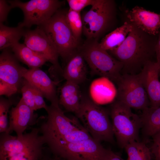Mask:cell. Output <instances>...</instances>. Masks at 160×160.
I'll return each instance as SVG.
<instances>
[{"label":"cell","mask_w":160,"mask_h":160,"mask_svg":"<svg viewBox=\"0 0 160 160\" xmlns=\"http://www.w3.org/2000/svg\"><path fill=\"white\" fill-rule=\"evenodd\" d=\"M82 125L95 140L113 143L114 134L108 111L91 99L82 97L76 114Z\"/></svg>","instance_id":"3"},{"label":"cell","mask_w":160,"mask_h":160,"mask_svg":"<svg viewBox=\"0 0 160 160\" xmlns=\"http://www.w3.org/2000/svg\"><path fill=\"white\" fill-rule=\"evenodd\" d=\"M25 30L18 25L9 27L0 23V49L11 48L23 36Z\"/></svg>","instance_id":"25"},{"label":"cell","mask_w":160,"mask_h":160,"mask_svg":"<svg viewBox=\"0 0 160 160\" xmlns=\"http://www.w3.org/2000/svg\"><path fill=\"white\" fill-rule=\"evenodd\" d=\"M68 25L75 38L79 41L83 30V25L80 12L70 9L66 15Z\"/></svg>","instance_id":"28"},{"label":"cell","mask_w":160,"mask_h":160,"mask_svg":"<svg viewBox=\"0 0 160 160\" xmlns=\"http://www.w3.org/2000/svg\"><path fill=\"white\" fill-rule=\"evenodd\" d=\"M92 100L101 104L109 103L116 98L117 88L112 81L105 77H101L92 83L90 88Z\"/></svg>","instance_id":"20"},{"label":"cell","mask_w":160,"mask_h":160,"mask_svg":"<svg viewBox=\"0 0 160 160\" xmlns=\"http://www.w3.org/2000/svg\"><path fill=\"white\" fill-rule=\"evenodd\" d=\"M131 23L132 30L125 41L117 48L108 51L122 64L121 74H137L148 62L156 57L158 35L149 34Z\"/></svg>","instance_id":"1"},{"label":"cell","mask_w":160,"mask_h":160,"mask_svg":"<svg viewBox=\"0 0 160 160\" xmlns=\"http://www.w3.org/2000/svg\"><path fill=\"white\" fill-rule=\"evenodd\" d=\"M24 44L35 52L44 56L51 63L53 69L62 73L58 62L59 55L53 44L44 30L38 26L33 30H25Z\"/></svg>","instance_id":"13"},{"label":"cell","mask_w":160,"mask_h":160,"mask_svg":"<svg viewBox=\"0 0 160 160\" xmlns=\"http://www.w3.org/2000/svg\"><path fill=\"white\" fill-rule=\"evenodd\" d=\"M115 3L112 0H96L82 17L83 32L88 39L98 40L113 25L116 18Z\"/></svg>","instance_id":"7"},{"label":"cell","mask_w":160,"mask_h":160,"mask_svg":"<svg viewBox=\"0 0 160 160\" xmlns=\"http://www.w3.org/2000/svg\"><path fill=\"white\" fill-rule=\"evenodd\" d=\"M155 50L156 61L159 63L160 66V31L158 35V39ZM159 75H160V70Z\"/></svg>","instance_id":"35"},{"label":"cell","mask_w":160,"mask_h":160,"mask_svg":"<svg viewBox=\"0 0 160 160\" xmlns=\"http://www.w3.org/2000/svg\"><path fill=\"white\" fill-rule=\"evenodd\" d=\"M132 28V23L125 21L121 26L105 35L99 42L100 47L108 52L117 48L125 41Z\"/></svg>","instance_id":"22"},{"label":"cell","mask_w":160,"mask_h":160,"mask_svg":"<svg viewBox=\"0 0 160 160\" xmlns=\"http://www.w3.org/2000/svg\"><path fill=\"white\" fill-rule=\"evenodd\" d=\"M152 143L150 150L155 160H160V131L152 137Z\"/></svg>","instance_id":"31"},{"label":"cell","mask_w":160,"mask_h":160,"mask_svg":"<svg viewBox=\"0 0 160 160\" xmlns=\"http://www.w3.org/2000/svg\"><path fill=\"white\" fill-rule=\"evenodd\" d=\"M127 20L143 31L151 35L159 34L160 29V13L147 10L136 6L131 10H125Z\"/></svg>","instance_id":"15"},{"label":"cell","mask_w":160,"mask_h":160,"mask_svg":"<svg viewBox=\"0 0 160 160\" xmlns=\"http://www.w3.org/2000/svg\"><path fill=\"white\" fill-rule=\"evenodd\" d=\"M7 1L12 8L18 7L22 11L24 20L18 25L23 28L42 25L64 4L63 1L57 0H31L25 2L17 0Z\"/></svg>","instance_id":"8"},{"label":"cell","mask_w":160,"mask_h":160,"mask_svg":"<svg viewBox=\"0 0 160 160\" xmlns=\"http://www.w3.org/2000/svg\"><path fill=\"white\" fill-rule=\"evenodd\" d=\"M140 116L143 134L146 138L160 131V106L147 107L142 110Z\"/></svg>","instance_id":"23"},{"label":"cell","mask_w":160,"mask_h":160,"mask_svg":"<svg viewBox=\"0 0 160 160\" xmlns=\"http://www.w3.org/2000/svg\"><path fill=\"white\" fill-rule=\"evenodd\" d=\"M49 151L48 148H45L44 154L41 160H64L61 158L54 155L52 153L51 155L50 154V150L49 152Z\"/></svg>","instance_id":"33"},{"label":"cell","mask_w":160,"mask_h":160,"mask_svg":"<svg viewBox=\"0 0 160 160\" xmlns=\"http://www.w3.org/2000/svg\"><path fill=\"white\" fill-rule=\"evenodd\" d=\"M12 8L7 1L0 0V23L6 21L9 13Z\"/></svg>","instance_id":"32"},{"label":"cell","mask_w":160,"mask_h":160,"mask_svg":"<svg viewBox=\"0 0 160 160\" xmlns=\"http://www.w3.org/2000/svg\"><path fill=\"white\" fill-rule=\"evenodd\" d=\"M97 40L87 39L78 50L92 73L116 83L121 75L122 64L101 48Z\"/></svg>","instance_id":"4"},{"label":"cell","mask_w":160,"mask_h":160,"mask_svg":"<svg viewBox=\"0 0 160 160\" xmlns=\"http://www.w3.org/2000/svg\"><path fill=\"white\" fill-rule=\"evenodd\" d=\"M124 148L127 155V160H153L150 148L144 142L133 141L127 145Z\"/></svg>","instance_id":"26"},{"label":"cell","mask_w":160,"mask_h":160,"mask_svg":"<svg viewBox=\"0 0 160 160\" xmlns=\"http://www.w3.org/2000/svg\"><path fill=\"white\" fill-rule=\"evenodd\" d=\"M160 66L156 61L148 62L139 73L140 79L147 92L150 106H160V81L159 76Z\"/></svg>","instance_id":"14"},{"label":"cell","mask_w":160,"mask_h":160,"mask_svg":"<svg viewBox=\"0 0 160 160\" xmlns=\"http://www.w3.org/2000/svg\"><path fill=\"white\" fill-rule=\"evenodd\" d=\"M12 105L8 100L1 98L0 100V132H6L9 127L8 113Z\"/></svg>","instance_id":"29"},{"label":"cell","mask_w":160,"mask_h":160,"mask_svg":"<svg viewBox=\"0 0 160 160\" xmlns=\"http://www.w3.org/2000/svg\"><path fill=\"white\" fill-rule=\"evenodd\" d=\"M23 101L22 98L15 107L9 111V127L6 133L15 132L17 136H23L27 128L37 122V116Z\"/></svg>","instance_id":"16"},{"label":"cell","mask_w":160,"mask_h":160,"mask_svg":"<svg viewBox=\"0 0 160 160\" xmlns=\"http://www.w3.org/2000/svg\"><path fill=\"white\" fill-rule=\"evenodd\" d=\"M110 115L114 135L121 148L131 142L139 140L142 127L140 116L133 113L131 108L116 100L111 105Z\"/></svg>","instance_id":"6"},{"label":"cell","mask_w":160,"mask_h":160,"mask_svg":"<svg viewBox=\"0 0 160 160\" xmlns=\"http://www.w3.org/2000/svg\"><path fill=\"white\" fill-rule=\"evenodd\" d=\"M82 97L79 85L66 81L60 89L59 104L67 111L76 114L80 109Z\"/></svg>","instance_id":"19"},{"label":"cell","mask_w":160,"mask_h":160,"mask_svg":"<svg viewBox=\"0 0 160 160\" xmlns=\"http://www.w3.org/2000/svg\"><path fill=\"white\" fill-rule=\"evenodd\" d=\"M116 83V100L131 108L142 111L150 106L148 95L139 74H121Z\"/></svg>","instance_id":"12"},{"label":"cell","mask_w":160,"mask_h":160,"mask_svg":"<svg viewBox=\"0 0 160 160\" xmlns=\"http://www.w3.org/2000/svg\"><path fill=\"white\" fill-rule=\"evenodd\" d=\"M62 74L66 81L79 85L86 79L87 68L86 61L78 50L66 61Z\"/></svg>","instance_id":"18"},{"label":"cell","mask_w":160,"mask_h":160,"mask_svg":"<svg viewBox=\"0 0 160 160\" xmlns=\"http://www.w3.org/2000/svg\"><path fill=\"white\" fill-rule=\"evenodd\" d=\"M9 48L3 49L0 55V95L7 97L17 92L28 70Z\"/></svg>","instance_id":"11"},{"label":"cell","mask_w":160,"mask_h":160,"mask_svg":"<svg viewBox=\"0 0 160 160\" xmlns=\"http://www.w3.org/2000/svg\"><path fill=\"white\" fill-rule=\"evenodd\" d=\"M49 149L64 160H104L107 150L93 138Z\"/></svg>","instance_id":"10"},{"label":"cell","mask_w":160,"mask_h":160,"mask_svg":"<svg viewBox=\"0 0 160 160\" xmlns=\"http://www.w3.org/2000/svg\"><path fill=\"white\" fill-rule=\"evenodd\" d=\"M11 48L17 59L30 68H39L48 61L44 56L32 50L24 44L18 42Z\"/></svg>","instance_id":"21"},{"label":"cell","mask_w":160,"mask_h":160,"mask_svg":"<svg viewBox=\"0 0 160 160\" xmlns=\"http://www.w3.org/2000/svg\"><path fill=\"white\" fill-rule=\"evenodd\" d=\"M45 144L39 127L32 128L20 137L1 133L0 160H41Z\"/></svg>","instance_id":"2"},{"label":"cell","mask_w":160,"mask_h":160,"mask_svg":"<svg viewBox=\"0 0 160 160\" xmlns=\"http://www.w3.org/2000/svg\"><path fill=\"white\" fill-rule=\"evenodd\" d=\"M22 84L21 98L24 102L34 111L41 108L46 110L48 105L41 93L24 79Z\"/></svg>","instance_id":"24"},{"label":"cell","mask_w":160,"mask_h":160,"mask_svg":"<svg viewBox=\"0 0 160 160\" xmlns=\"http://www.w3.org/2000/svg\"><path fill=\"white\" fill-rule=\"evenodd\" d=\"M104 160H124L118 154L110 150L107 149Z\"/></svg>","instance_id":"34"},{"label":"cell","mask_w":160,"mask_h":160,"mask_svg":"<svg viewBox=\"0 0 160 160\" xmlns=\"http://www.w3.org/2000/svg\"><path fill=\"white\" fill-rule=\"evenodd\" d=\"M92 138L84 127L76 129L57 139L47 142L49 148L69 143L78 142Z\"/></svg>","instance_id":"27"},{"label":"cell","mask_w":160,"mask_h":160,"mask_svg":"<svg viewBox=\"0 0 160 160\" xmlns=\"http://www.w3.org/2000/svg\"><path fill=\"white\" fill-rule=\"evenodd\" d=\"M24 79L39 91L51 103L59 102L55 83L39 68L28 69Z\"/></svg>","instance_id":"17"},{"label":"cell","mask_w":160,"mask_h":160,"mask_svg":"<svg viewBox=\"0 0 160 160\" xmlns=\"http://www.w3.org/2000/svg\"><path fill=\"white\" fill-rule=\"evenodd\" d=\"M46 111L48 115L46 120L39 127L45 143L83 126L76 117L70 118L66 116L59 102L51 103Z\"/></svg>","instance_id":"9"},{"label":"cell","mask_w":160,"mask_h":160,"mask_svg":"<svg viewBox=\"0 0 160 160\" xmlns=\"http://www.w3.org/2000/svg\"><path fill=\"white\" fill-rule=\"evenodd\" d=\"M67 12L58 10L41 27L56 48L59 56L67 61L79 47L66 21Z\"/></svg>","instance_id":"5"},{"label":"cell","mask_w":160,"mask_h":160,"mask_svg":"<svg viewBox=\"0 0 160 160\" xmlns=\"http://www.w3.org/2000/svg\"><path fill=\"white\" fill-rule=\"evenodd\" d=\"M96 0H67L69 9L80 12L86 7L92 6Z\"/></svg>","instance_id":"30"}]
</instances>
